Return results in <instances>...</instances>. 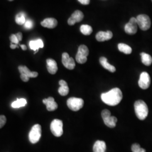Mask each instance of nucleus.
I'll return each mask as SVG.
<instances>
[{"instance_id": "f257e3e1", "label": "nucleus", "mask_w": 152, "mask_h": 152, "mask_svg": "<svg viewBox=\"0 0 152 152\" xmlns=\"http://www.w3.org/2000/svg\"><path fill=\"white\" fill-rule=\"evenodd\" d=\"M122 98V92L118 88H114L108 92L103 93L101 95L102 101L110 106L117 105L121 102Z\"/></svg>"}, {"instance_id": "f03ea898", "label": "nucleus", "mask_w": 152, "mask_h": 152, "mask_svg": "<svg viewBox=\"0 0 152 152\" xmlns=\"http://www.w3.org/2000/svg\"><path fill=\"white\" fill-rule=\"evenodd\" d=\"M135 111L137 117L140 120H145L148 114V108L147 104L141 100L135 102L134 104Z\"/></svg>"}, {"instance_id": "7ed1b4c3", "label": "nucleus", "mask_w": 152, "mask_h": 152, "mask_svg": "<svg viewBox=\"0 0 152 152\" xmlns=\"http://www.w3.org/2000/svg\"><path fill=\"white\" fill-rule=\"evenodd\" d=\"M18 69L20 73V78L23 82H28L30 78H36L38 74L36 72H31L26 66L20 65Z\"/></svg>"}, {"instance_id": "20e7f679", "label": "nucleus", "mask_w": 152, "mask_h": 152, "mask_svg": "<svg viewBox=\"0 0 152 152\" xmlns=\"http://www.w3.org/2000/svg\"><path fill=\"white\" fill-rule=\"evenodd\" d=\"M41 137V126L39 124L34 125L29 134V140L32 144H36Z\"/></svg>"}, {"instance_id": "39448f33", "label": "nucleus", "mask_w": 152, "mask_h": 152, "mask_svg": "<svg viewBox=\"0 0 152 152\" xmlns=\"http://www.w3.org/2000/svg\"><path fill=\"white\" fill-rule=\"evenodd\" d=\"M63 124L62 121L58 119L53 120L50 125V130L52 134L56 137H60L63 134Z\"/></svg>"}, {"instance_id": "423d86ee", "label": "nucleus", "mask_w": 152, "mask_h": 152, "mask_svg": "<svg viewBox=\"0 0 152 152\" xmlns=\"http://www.w3.org/2000/svg\"><path fill=\"white\" fill-rule=\"evenodd\" d=\"M89 54V50L86 46L82 45L79 46L78 53L76 55V59L77 63L84 64L87 61V57Z\"/></svg>"}, {"instance_id": "0eeeda50", "label": "nucleus", "mask_w": 152, "mask_h": 152, "mask_svg": "<svg viewBox=\"0 0 152 152\" xmlns=\"http://www.w3.org/2000/svg\"><path fill=\"white\" fill-rule=\"evenodd\" d=\"M137 23L138 26L142 31L149 29L151 26L150 18L145 14H141L136 17Z\"/></svg>"}, {"instance_id": "6e6552de", "label": "nucleus", "mask_w": 152, "mask_h": 152, "mask_svg": "<svg viewBox=\"0 0 152 152\" xmlns=\"http://www.w3.org/2000/svg\"><path fill=\"white\" fill-rule=\"evenodd\" d=\"M67 106L73 111H78L83 107L84 101L82 99L77 98H69L67 100Z\"/></svg>"}, {"instance_id": "1a4fd4ad", "label": "nucleus", "mask_w": 152, "mask_h": 152, "mask_svg": "<svg viewBox=\"0 0 152 152\" xmlns=\"http://www.w3.org/2000/svg\"><path fill=\"white\" fill-rule=\"evenodd\" d=\"M137 26L136 18H131L129 22L125 26V32L129 34H134L137 32Z\"/></svg>"}, {"instance_id": "9d476101", "label": "nucleus", "mask_w": 152, "mask_h": 152, "mask_svg": "<svg viewBox=\"0 0 152 152\" xmlns=\"http://www.w3.org/2000/svg\"><path fill=\"white\" fill-rule=\"evenodd\" d=\"M138 83L139 87L142 89H147L151 85V77L147 72H144L141 73Z\"/></svg>"}, {"instance_id": "9b49d317", "label": "nucleus", "mask_w": 152, "mask_h": 152, "mask_svg": "<svg viewBox=\"0 0 152 152\" xmlns=\"http://www.w3.org/2000/svg\"><path fill=\"white\" fill-rule=\"evenodd\" d=\"M62 63L66 68L70 70L73 69L76 66L74 59L66 53H64L62 54Z\"/></svg>"}, {"instance_id": "f8f14e48", "label": "nucleus", "mask_w": 152, "mask_h": 152, "mask_svg": "<svg viewBox=\"0 0 152 152\" xmlns=\"http://www.w3.org/2000/svg\"><path fill=\"white\" fill-rule=\"evenodd\" d=\"M83 14L82 11L80 10H76L75 11L69 18L68 20V23L69 26H73L76 23H79L83 19Z\"/></svg>"}, {"instance_id": "ddd939ff", "label": "nucleus", "mask_w": 152, "mask_h": 152, "mask_svg": "<svg viewBox=\"0 0 152 152\" xmlns=\"http://www.w3.org/2000/svg\"><path fill=\"white\" fill-rule=\"evenodd\" d=\"M113 37V33L110 31H108L107 32L100 31L96 35V39L99 42H103L105 41H108L110 39Z\"/></svg>"}, {"instance_id": "4468645a", "label": "nucleus", "mask_w": 152, "mask_h": 152, "mask_svg": "<svg viewBox=\"0 0 152 152\" xmlns=\"http://www.w3.org/2000/svg\"><path fill=\"white\" fill-rule=\"evenodd\" d=\"M43 103L46 105V108L49 111L55 110L58 107V104L55 102L54 99L53 97L45 99L43 100Z\"/></svg>"}, {"instance_id": "2eb2a0df", "label": "nucleus", "mask_w": 152, "mask_h": 152, "mask_svg": "<svg viewBox=\"0 0 152 152\" xmlns=\"http://www.w3.org/2000/svg\"><path fill=\"white\" fill-rule=\"evenodd\" d=\"M41 24L44 27L53 29L57 26L58 21L54 18H46L41 23Z\"/></svg>"}, {"instance_id": "dca6fc26", "label": "nucleus", "mask_w": 152, "mask_h": 152, "mask_svg": "<svg viewBox=\"0 0 152 152\" xmlns=\"http://www.w3.org/2000/svg\"><path fill=\"white\" fill-rule=\"evenodd\" d=\"M46 63L48 72L51 75H55L58 69L56 61L52 59H48L46 60Z\"/></svg>"}, {"instance_id": "f3484780", "label": "nucleus", "mask_w": 152, "mask_h": 152, "mask_svg": "<svg viewBox=\"0 0 152 152\" xmlns=\"http://www.w3.org/2000/svg\"><path fill=\"white\" fill-rule=\"evenodd\" d=\"M29 47L31 49L34 51V54L38 52L39 48H44V42L42 39H37L36 40H32L29 42Z\"/></svg>"}, {"instance_id": "a211bd4d", "label": "nucleus", "mask_w": 152, "mask_h": 152, "mask_svg": "<svg viewBox=\"0 0 152 152\" xmlns=\"http://www.w3.org/2000/svg\"><path fill=\"white\" fill-rule=\"evenodd\" d=\"M106 144L103 141L98 140L96 141L93 147L94 152H105Z\"/></svg>"}, {"instance_id": "6ab92c4d", "label": "nucleus", "mask_w": 152, "mask_h": 152, "mask_svg": "<svg viewBox=\"0 0 152 152\" xmlns=\"http://www.w3.org/2000/svg\"><path fill=\"white\" fill-rule=\"evenodd\" d=\"M60 87L58 90V92L61 96H66L69 93V87L66 83V82L64 80H60L59 82Z\"/></svg>"}, {"instance_id": "aec40b11", "label": "nucleus", "mask_w": 152, "mask_h": 152, "mask_svg": "<svg viewBox=\"0 0 152 152\" xmlns=\"http://www.w3.org/2000/svg\"><path fill=\"white\" fill-rule=\"evenodd\" d=\"M99 61L101 65L103 66L105 69L108 70L109 72L113 73L115 71V68L113 65H111L107 61V59L105 57H101L99 59Z\"/></svg>"}, {"instance_id": "412c9836", "label": "nucleus", "mask_w": 152, "mask_h": 152, "mask_svg": "<svg viewBox=\"0 0 152 152\" xmlns=\"http://www.w3.org/2000/svg\"><path fill=\"white\" fill-rule=\"evenodd\" d=\"M104 124L106 126L110 128H114L116 126V123L117 122V119L114 116H108L103 119Z\"/></svg>"}, {"instance_id": "4be33fe9", "label": "nucleus", "mask_w": 152, "mask_h": 152, "mask_svg": "<svg viewBox=\"0 0 152 152\" xmlns=\"http://www.w3.org/2000/svg\"><path fill=\"white\" fill-rule=\"evenodd\" d=\"M141 61L142 63L145 65L149 66L152 63V58L150 55L145 53H141Z\"/></svg>"}, {"instance_id": "5701e85b", "label": "nucleus", "mask_w": 152, "mask_h": 152, "mask_svg": "<svg viewBox=\"0 0 152 152\" xmlns=\"http://www.w3.org/2000/svg\"><path fill=\"white\" fill-rule=\"evenodd\" d=\"M27 103V102L25 99H18L16 101L12 103L11 107L14 108H19L20 107L26 106Z\"/></svg>"}, {"instance_id": "b1692460", "label": "nucleus", "mask_w": 152, "mask_h": 152, "mask_svg": "<svg viewBox=\"0 0 152 152\" xmlns=\"http://www.w3.org/2000/svg\"><path fill=\"white\" fill-rule=\"evenodd\" d=\"M118 48L121 52L124 53L125 54H130L132 53L131 48L126 44H119L118 45Z\"/></svg>"}, {"instance_id": "393cba45", "label": "nucleus", "mask_w": 152, "mask_h": 152, "mask_svg": "<svg viewBox=\"0 0 152 152\" xmlns=\"http://www.w3.org/2000/svg\"><path fill=\"white\" fill-rule=\"evenodd\" d=\"M80 31H81V32L83 34L88 36V35H90L92 33V28L91 26H90L88 25L83 24V25H82L81 26Z\"/></svg>"}, {"instance_id": "a878e982", "label": "nucleus", "mask_w": 152, "mask_h": 152, "mask_svg": "<svg viewBox=\"0 0 152 152\" xmlns=\"http://www.w3.org/2000/svg\"><path fill=\"white\" fill-rule=\"evenodd\" d=\"M26 22V20L24 14L20 12L16 15L15 16V22L16 24L20 26H22L25 24Z\"/></svg>"}, {"instance_id": "bb28decb", "label": "nucleus", "mask_w": 152, "mask_h": 152, "mask_svg": "<svg viewBox=\"0 0 152 152\" xmlns=\"http://www.w3.org/2000/svg\"><path fill=\"white\" fill-rule=\"evenodd\" d=\"M131 150L132 152H146L145 150L141 148L140 145L138 144H134L131 147Z\"/></svg>"}, {"instance_id": "cd10ccee", "label": "nucleus", "mask_w": 152, "mask_h": 152, "mask_svg": "<svg viewBox=\"0 0 152 152\" xmlns=\"http://www.w3.org/2000/svg\"><path fill=\"white\" fill-rule=\"evenodd\" d=\"M33 26V22L31 20H29V19L27 20L26 22L25 23V24H24V27L26 28V29H32Z\"/></svg>"}, {"instance_id": "c85d7f7f", "label": "nucleus", "mask_w": 152, "mask_h": 152, "mask_svg": "<svg viewBox=\"0 0 152 152\" xmlns=\"http://www.w3.org/2000/svg\"><path fill=\"white\" fill-rule=\"evenodd\" d=\"M10 39L11 41V43L12 44H16V45H18L19 44V40L17 38L16 35L15 34H11L10 37Z\"/></svg>"}, {"instance_id": "c756f323", "label": "nucleus", "mask_w": 152, "mask_h": 152, "mask_svg": "<svg viewBox=\"0 0 152 152\" xmlns=\"http://www.w3.org/2000/svg\"><path fill=\"white\" fill-rule=\"evenodd\" d=\"M6 122V118L4 115H0V129L4 126Z\"/></svg>"}, {"instance_id": "7c9ffc66", "label": "nucleus", "mask_w": 152, "mask_h": 152, "mask_svg": "<svg viewBox=\"0 0 152 152\" xmlns=\"http://www.w3.org/2000/svg\"><path fill=\"white\" fill-rule=\"evenodd\" d=\"M82 5H88L90 4V0H78Z\"/></svg>"}, {"instance_id": "2f4dec72", "label": "nucleus", "mask_w": 152, "mask_h": 152, "mask_svg": "<svg viewBox=\"0 0 152 152\" xmlns=\"http://www.w3.org/2000/svg\"><path fill=\"white\" fill-rule=\"evenodd\" d=\"M15 35H16V37H17L19 41H22V38H23V34H22V33H18L15 34Z\"/></svg>"}, {"instance_id": "473e14b6", "label": "nucleus", "mask_w": 152, "mask_h": 152, "mask_svg": "<svg viewBox=\"0 0 152 152\" xmlns=\"http://www.w3.org/2000/svg\"><path fill=\"white\" fill-rule=\"evenodd\" d=\"M18 48L19 47H18V45H16V44H12V43H11L10 44V48L12 49H16V48Z\"/></svg>"}, {"instance_id": "72a5a7b5", "label": "nucleus", "mask_w": 152, "mask_h": 152, "mask_svg": "<svg viewBox=\"0 0 152 152\" xmlns=\"http://www.w3.org/2000/svg\"><path fill=\"white\" fill-rule=\"evenodd\" d=\"M20 47L22 48V49H23V50H24V51H25V50H27V46H26V45H20Z\"/></svg>"}, {"instance_id": "f704fd0d", "label": "nucleus", "mask_w": 152, "mask_h": 152, "mask_svg": "<svg viewBox=\"0 0 152 152\" xmlns=\"http://www.w3.org/2000/svg\"><path fill=\"white\" fill-rule=\"evenodd\" d=\"M8 1H14V0H8Z\"/></svg>"}, {"instance_id": "c9c22d12", "label": "nucleus", "mask_w": 152, "mask_h": 152, "mask_svg": "<svg viewBox=\"0 0 152 152\" xmlns=\"http://www.w3.org/2000/svg\"></svg>"}]
</instances>
